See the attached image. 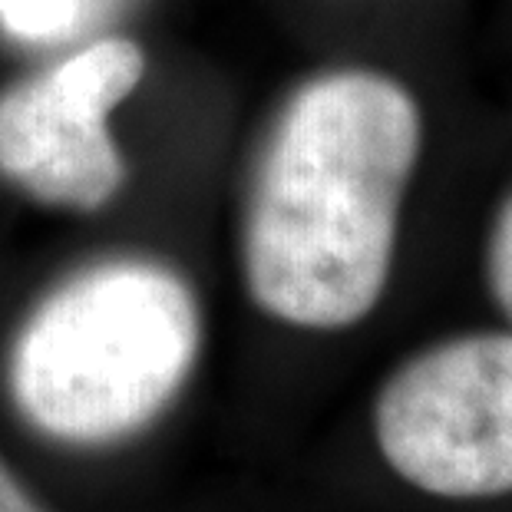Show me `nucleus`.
I'll return each instance as SVG.
<instances>
[{
  "label": "nucleus",
  "mask_w": 512,
  "mask_h": 512,
  "mask_svg": "<svg viewBox=\"0 0 512 512\" xmlns=\"http://www.w3.org/2000/svg\"><path fill=\"white\" fill-rule=\"evenodd\" d=\"M420 113L367 70L304 83L261 152L245 215V281L261 311L337 331L374 311L390 278Z\"/></svg>",
  "instance_id": "1"
},
{
  "label": "nucleus",
  "mask_w": 512,
  "mask_h": 512,
  "mask_svg": "<svg viewBox=\"0 0 512 512\" xmlns=\"http://www.w3.org/2000/svg\"><path fill=\"white\" fill-rule=\"evenodd\" d=\"M202 344L195 294L166 265L100 261L43 298L10 344L7 384L43 437L116 443L149 427L192 374Z\"/></svg>",
  "instance_id": "2"
},
{
  "label": "nucleus",
  "mask_w": 512,
  "mask_h": 512,
  "mask_svg": "<svg viewBox=\"0 0 512 512\" xmlns=\"http://www.w3.org/2000/svg\"><path fill=\"white\" fill-rule=\"evenodd\" d=\"M374 430L400 479L443 499L512 493V334H470L407 361Z\"/></svg>",
  "instance_id": "3"
},
{
  "label": "nucleus",
  "mask_w": 512,
  "mask_h": 512,
  "mask_svg": "<svg viewBox=\"0 0 512 512\" xmlns=\"http://www.w3.org/2000/svg\"><path fill=\"white\" fill-rule=\"evenodd\" d=\"M136 40L103 37L0 96V172L43 205L93 212L123 185L110 113L136 90Z\"/></svg>",
  "instance_id": "4"
},
{
  "label": "nucleus",
  "mask_w": 512,
  "mask_h": 512,
  "mask_svg": "<svg viewBox=\"0 0 512 512\" xmlns=\"http://www.w3.org/2000/svg\"><path fill=\"white\" fill-rule=\"evenodd\" d=\"M119 0H0V27L24 43H67L83 37Z\"/></svg>",
  "instance_id": "5"
},
{
  "label": "nucleus",
  "mask_w": 512,
  "mask_h": 512,
  "mask_svg": "<svg viewBox=\"0 0 512 512\" xmlns=\"http://www.w3.org/2000/svg\"><path fill=\"white\" fill-rule=\"evenodd\" d=\"M489 281H493L499 304H503L506 314L512 318V199L499 212L493 245H489Z\"/></svg>",
  "instance_id": "6"
},
{
  "label": "nucleus",
  "mask_w": 512,
  "mask_h": 512,
  "mask_svg": "<svg viewBox=\"0 0 512 512\" xmlns=\"http://www.w3.org/2000/svg\"><path fill=\"white\" fill-rule=\"evenodd\" d=\"M0 512H47L0 460Z\"/></svg>",
  "instance_id": "7"
}]
</instances>
